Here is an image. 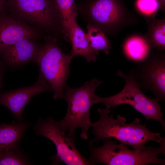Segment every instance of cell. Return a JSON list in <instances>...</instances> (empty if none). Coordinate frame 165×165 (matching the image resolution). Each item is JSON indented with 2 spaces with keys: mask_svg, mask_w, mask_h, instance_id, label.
<instances>
[{
  "mask_svg": "<svg viewBox=\"0 0 165 165\" xmlns=\"http://www.w3.org/2000/svg\"><path fill=\"white\" fill-rule=\"evenodd\" d=\"M97 111L99 119L92 123V131L95 138L90 141L89 143L93 145L95 142L98 143L101 140L108 138H114L125 145H130L137 152L146 149L145 143L153 141L160 144L165 140L162 138L160 132L154 133L147 128L145 124L140 123V120L136 118L130 123H126V119L119 115L114 119L108 114L110 109L99 108Z\"/></svg>",
  "mask_w": 165,
  "mask_h": 165,
  "instance_id": "1",
  "label": "cell"
},
{
  "mask_svg": "<svg viewBox=\"0 0 165 165\" xmlns=\"http://www.w3.org/2000/svg\"><path fill=\"white\" fill-rule=\"evenodd\" d=\"M7 12L47 36L64 37L55 0H7Z\"/></svg>",
  "mask_w": 165,
  "mask_h": 165,
  "instance_id": "2",
  "label": "cell"
},
{
  "mask_svg": "<svg viewBox=\"0 0 165 165\" xmlns=\"http://www.w3.org/2000/svg\"><path fill=\"white\" fill-rule=\"evenodd\" d=\"M101 146H89L90 156L88 159L91 165L102 163L107 165H147L154 164L164 165L165 159H160L157 155L165 154V141L158 148L149 146L137 152L130 150L122 144H117L110 138L103 140Z\"/></svg>",
  "mask_w": 165,
  "mask_h": 165,
  "instance_id": "3",
  "label": "cell"
},
{
  "mask_svg": "<svg viewBox=\"0 0 165 165\" xmlns=\"http://www.w3.org/2000/svg\"><path fill=\"white\" fill-rule=\"evenodd\" d=\"M103 82L94 78L76 89L71 88L66 84L63 98L67 103V110L65 117L59 121L65 130H69V133L74 135L75 129L80 127L81 138L88 139L87 133L92 123L90 109L95 104V90Z\"/></svg>",
  "mask_w": 165,
  "mask_h": 165,
  "instance_id": "4",
  "label": "cell"
},
{
  "mask_svg": "<svg viewBox=\"0 0 165 165\" xmlns=\"http://www.w3.org/2000/svg\"><path fill=\"white\" fill-rule=\"evenodd\" d=\"M34 61L39 67L40 74L48 82L54 93L53 98H63L64 90L70 74V64L73 58L63 52L56 38L46 36Z\"/></svg>",
  "mask_w": 165,
  "mask_h": 165,
  "instance_id": "5",
  "label": "cell"
},
{
  "mask_svg": "<svg viewBox=\"0 0 165 165\" xmlns=\"http://www.w3.org/2000/svg\"><path fill=\"white\" fill-rule=\"evenodd\" d=\"M134 70L132 68L130 73L127 75L118 70L117 75L125 82L123 89L118 93L109 97H101L97 95L95 104L103 103L108 109L124 104L129 105L143 115L146 120L152 119L160 122L165 130V122L163 118L164 114L161 111L158 100L156 98L151 99L142 93L134 78Z\"/></svg>",
  "mask_w": 165,
  "mask_h": 165,
  "instance_id": "6",
  "label": "cell"
},
{
  "mask_svg": "<svg viewBox=\"0 0 165 165\" xmlns=\"http://www.w3.org/2000/svg\"><path fill=\"white\" fill-rule=\"evenodd\" d=\"M34 130L37 135L47 138L55 145L57 152L52 157L54 164L62 162L67 165H91L88 159L82 156L75 146V134H66L59 121L51 117L40 119Z\"/></svg>",
  "mask_w": 165,
  "mask_h": 165,
  "instance_id": "7",
  "label": "cell"
},
{
  "mask_svg": "<svg viewBox=\"0 0 165 165\" xmlns=\"http://www.w3.org/2000/svg\"><path fill=\"white\" fill-rule=\"evenodd\" d=\"M134 71L140 87L151 91L158 100H165V60L164 56L147 58L138 63Z\"/></svg>",
  "mask_w": 165,
  "mask_h": 165,
  "instance_id": "8",
  "label": "cell"
},
{
  "mask_svg": "<svg viewBox=\"0 0 165 165\" xmlns=\"http://www.w3.org/2000/svg\"><path fill=\"white\" fill-rule=\"evenodd\" d=\"M121 9L119 0H93L80 7L79 11L88 23L108 31L118 20Z\"/></svg>",
  "mask_w": 165,
  "mask_h": 165,
  "instance_id": "9",
  "label": "cell"
},
{
  "mask_svg": "<svg viewBox=\"0 0 165 165\" xmlns=\"http://www.w3.org/2000/svg\"><path fill=\"white\" fill-rule=\"evenodd\" d=\"M41 33L37 29L17 20L6 11L0 14V53L22 40L38 39Z\"/></svg>",
  "mask_w": 165,
  "mask_h": 165,
  "instance_id": "10",
  "label": "cell"
},
{
  "mask_svg": "<svg viewBox=\"0 0 165 165\" xmlns=\"http://www.w3.org/2000/svg\"><path fill=\"white\" fill-rule=\"evenodd\" d=\"M48 91H52L51 87L39 74L33 85L1 94L0 104L7 107L16 119L20 120L23 110L31 99L38 94Z\"/></svg>",
  "mask_w": 165,
  "mask_h": 165,
  "instance_id": "11",
  "label": "cell"
},
{
  "mask_svg": "<svg viewBox=\"0 0 165 165\" xmlns=\"http://www.w3.org/2000/svg\"><path fill=\"white\" fill-rule=\"evenodd\" d=\"M33 38L20 40L0 53L9 64L17 65L35 59L41 46Z\"/></svg>",
  "mask_w": 165,
  "mask_h": 165,
  "instance_id": "12",
  "label": "cell"
},
{
  "mask_svg": "<svg viewBox=\"0 0 165 165\" xmlns=\"http://www.w3.org/2000/svg\"><path fill=\"white\" fill-rule=\"evenodd\" d=\"M67 38L72 45V49L70 54L72 57L81 56L88 62L96 61L99 53L91 47L86 38V33L77 22L71 28Z\"/></svg>",
  "mask_w": 165,
  "mask_h": 165,
  "instance_id": "13",
  "label": "cell"
},
{
  "mask_svg": "<svg viewBox=\"0 0 165 165\" xmlns=\"http://www.w3.org/2000/svg\"><path fill=\"white\" fill-rule=\"evenodd\" d=\"M28 124L22 123L0 126V152L8 148L18 147V144Z\"/></svg>",
  "mask_w": 165,
  "mask_h": 165,
  "instance_id": "14",
  "label": "cell"
},
{
  "mask_svg": "<svg viewBox=\"0 0 165 165\" xmlns=\"http://www.w3.org/2000/svg\"><path fill=\"white\" fill-rule=\"evenodd\" d=\"M123 49L124 53L128 59L138 64L147 58L150 47L144 39L134 36L126 41Z\"/></svg>",
  "mask_w": 165,
  "mask_h": 165,
  "instance_id": "15",
  "label": "cell"
},
{
  "mask_svg": "<svg viewBox=\"0 0 165 165\" xmlns=\"http://www.w3.org/2000/svg\"><path fill=\"white\" fill-rule=\"evenodd\" d=\"M60 17L62 31L67 38L71 28L76 22L78 12L75 0H55Z\"/></svg>",
  "mask_w": 165,
  "mask_h": 165,
  "instance_id": "16",
  "label": "cell"
},
{
  "mask_svg": "<svg viewBox=\"0 0 165 165\" xmlns=\"http://www.w3.org/2000/svg\"><path fill=\"white\" fill-rule=\"evenodd\" d=\"M86 36L93 50L98 52L102 51L106 55L109 54L111 49L109 40L102 30L90 23H88Z\"/></svg>",
  "mask_w": 165,
  "mask_h": 165,
  "instance_id": "17",
  "label": "cell"
},
{
  "mask_svg": "<svg viewBox=\"0 0 165 165\" xmlns=\"http://www.w3.org/2000/svg\"><path fill=\"white\" fill-rule=\"evenodd\" d=\"M28 161L18 149L12 148L0 152V165H27Z\"/></svg>",
  "mask_w": 165,
  "mask_h": 165,
  "instance_id": "18",
  "label": "cell"
},
{
  "mask_svg": "<svg viewBox=\"0 0 165 165\" xmlns=\"http://www.w3.org/2000/svg\"><path fill=\"white\" fill-rule=\"evenodd\" d=\"M136 6L142 13L148 15L155 12L160 5L157 0H137Z\"/></svg>",
  "mask_w": 165,
  "mask_h": 165,
  "instance_id": "19",
  "label": "cell"
},
{
  "mask_svg": "<svg viewBox=\"0 0 165 165\" xmlns=\"http://www.w3.org/2000/svg\"><path fill=\"white\" fill-rule=\"evenodd\" d=\"M165 25L164 23L159 25L153 31L152 40L153 45L158 49L163 50L165 46Z\"/></svg>",
  "mask_w": 165,
  "mask_h": 165,
  "instance_id": "20",
  "label": "cell"
},
{
  "mask_svg": "<svg viewBox=\"0 0 165 165\" xmlns=\"http://www.w3.org/2000/svg\"><path fill=\"white\" fill-rule=\"evenodd\" d=\"M7 0H0V14L6 11Z\"/></svg>",
  "mask_w": 165,
  "mask_h": 165,
  "instance_id": "21",
  "label": "cell"
},
{
  "mask_svg": "<svg viewBox=\"0 0 165 165\" xmlns=\"http://www.w3.org/2000/svg\"><path fill=\"white\" fill-rule=\"evenodd\" d=\"M160 6H164L165 4V0H157Z\"/></svg>",
  "mask_w": 165,
  "mask_h": 165,
  "instance_id": "22",
  "label": "cell"
},
{
  "mask_svg": "<svg viewBox=\"0 0 165 165\" xmlns=\"http://www.w3.org/2000/svg\"><path fill=\"white\" fill-rule=\"evenodd\" d=\"M1 71L0 70V82L1 81Z\"/></svg>",
  "mask_w": 165,
  "mask_h": 165,
  "instance_id": "23",
  "label": "cell"
}]
</instances>
